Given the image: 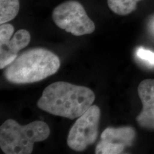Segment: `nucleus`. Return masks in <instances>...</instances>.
<instances>
[{
  "label": "nucleus",
  "mask_w": 154,
  "mask_h": 154,
  "mask_svg": "<svg viewBox=\"0 0 154 154\" xmlns=\"http://www.w3.org/2000/svg\"><path fill=\"white\" fill-rule=\"evenodd\" d=\"M136 138V131L131 126H121L118 128L108 127L102 132L101 140L112 143L125 149L133 145Z\"/></svg>",
  "instance_id": "obj_8"
},
{
  "label": "nucleus",
  "mask_w": 154,
  "mask_h": 154,
  "mask_svg": "<svg viewBox=\"0 0 154 154\" xmlns=\"http://www.w3.org/2000/svg\"><path fill=\"white\" fill-rule=\"evenodd\" d=\"M14 28L8 23L0 26V69L6 68L16 59L22 49L27 47L31 41L29 32L20 29L14 34Z\"/></svg>",
  "instance_id": "obj_6"
},
{
  "label": "nucleus",
  "mask_w": 154,
  "mask_h": 154,
  "mask_svg": "<svg viewBox=\"0 0 154 154\" xmlns=\"http://www.w3.org/2000/svg\"><path fill=\"white\" fill-rule=\"evenodd\" d=\"M59 57L43 48L29 49L6 67L4 76L11 84L38 82L56 74L60 68Z\"/></svg>",
  "instance_id": "obj_2"
},
{
  "label": "nucleus",
  "mask_w": 154,
  "mask_h": 154,
  "mask_svg": "<svg viewBox=\"0 0 154 154\" xmlns=\"http://www.w3.org/2000/svg\"><path fill=\"white\" fill-rule=\"evenodd\" d=\"M138 94L143 105L136 121L141 128L154 130V79H145L140 83Z\"/></svg>",
  "instance_id": "obj_7"
},
{
  "label": "nucleus",
  "mask_w": 154,
  "mask_h": 154,
  "mask_svg": "<svg viewBox=\"0 0 154 154\" xmlns=\"http://www.w3.org/2000/svg\"><path fill=\"white\" fill-rule=\"evenodd\" d=\"M19 8V0H0V24L14 19L18 14Z\"/></svg>",
  "instance_id": "obj_9"
},
{
  "label": "nucleus",
  "mask_w": 154,
  "mask_h": 154,
  "mask_svg": "<svg viewBox=\"0 0 154 154\" xmlns=\"http://www.w3.org/2000/svg\"><path fill=\"white\" fill-rule=\"evenodd\" d=\"M49 135V127L44 121H35L22 126L8 119L0 127V148L6 154H30L34 143L44 141Z\"/></svg>",
  "instance_id": "obj_3"
},
{
  "label": "nucleus",
  "mask_w": 154,
  "mask_h": 154,
  "mask_svg": "<svg viewBox=\"0 0 154 154\" xmlns=\"http://www.w3.org/2000/svg\"><path fill=\"white\" fill-rule=\"evenodd\" d=\"M95 98L94 91L86 86L57 82L45 88L37 106L52 115L74 119L89 109Z\"/></svg>",
  "instance_id": "obj_1"
},
{
  "label": "nucleus",
  "mask_w": 154,
  "mask_h": 154,
  "mask_svg": "<svg viewBox=\"0 0 154 154\" xmlns=\"http://www.w3.org/2000/svg\"><path fill=\"white\" fill-rule=\"evenodd\" d=\"M139 1L140 0H107V3L113 13L120 16H126L136 10Z\"/></svg>",
  "instance_id": "obj_10"
},
{
  "label": "nucleus",
  "mask_w": 154,
  "mask_h": 154,
  "mask_svg": "<svg viewBox=\"0 0 154 154\" xmlns=\"http://www.w3.org/2000/svg\"><path fill=\"white\" fill-rule=\"evenodd\" d=\"M136 56L140 60L145 61L148 64L154 66V52L151 50L140 47L136 50Z\"/></svg>",
  "instance_id": "obj_11"
},
{
  "label": "nucleus",
  "mask_w": 154,
  "mask_h": 154,
  "mask_svg": "<svg viewBox=\"0 0 154 154\" xmlns=\"http://www.w3.org/2000/svg\"><path fill=\"white\" fill-rule=\"evenodd\" d=\"M52 19L59 28L79 36L90 34L95 31V24L79 2L69 0L54 9Z\"/></svg>",
  "instance_id": "obj_4"
},
{
  "label": "nucleus",
  "mask_w": 154,
  "mask_h": 154,
  "mask_svg": "<svg viewBox=\"0 0 154 154\" xmlns=\"http://www.w3.org/2000/svg\"><path fill=\"white\" fill-rule=\"evenodd\" d=\"M100 117L99 107L92 105L84 114L77 118L67 137V144L71 149L83 151L95 143L99 134Z\"/></svg>",
  "instance_id": "obj_5"
}]
</instances>
